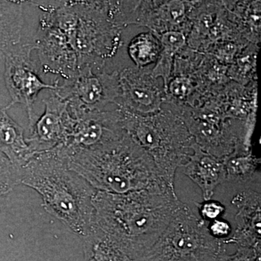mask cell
Returning <instances> with one entry per match:
<instances>
[{"instance_id": "1", "label": "cell", "mask_w": 261, "mask_h": 261, "mask_svg": "<svg viewBox=\"0 0 261 261\" xmlns=\"http://www.w3.org/2000/svg\"><path fill=\"white\" fill-rule=\"evenodd\" d=\"M109 1H34L42 10L33 44L39 61L64 80L87 65L106 68L123 45Z\"/></svg>"}, {"instance_id": "2", "label": "cell", "mask_w": 261, "mask_h": 261, "mask_svg": "<svg viewBox=\"0 0 261 261\" xmlns=\"http://www.w3.org/2000/svg\"><path fill=\"white\" fill-rule=\"evenodd\" d=\"M94 226L133 261H140L184 205L175 187L161 181L126 194L97 191Z\"/></svg>"}, {"instance_id": "3", "label": "cell", "mask_w": 261, "mask_h": 261, "mask_svg": "<svg viewBox=\"0 0 261 261\" xmlns=\"http://www.w3.org/2000/svg\"><path fill=\"white\" fill-rule=\"evenodd\" d=\"M21 184L41 195L43 207L82 239L94 227L97 190L68 168L56 151L36 154L22 168Z\"/></svg>"}, {"instance_id": "4", "label": "cell", "mask_w": 261, "mask_h": 261, "mask_svg": "<svg viewBox=\"0 0 261 261\" xmlns=\"http://www.w3.org/2000/svg\"><path fill=\"white\" fill-rule=\"evenodd\" d=\"M63 157L68 168L97 191L126 194L164 181L150 156L127 133L97 148Z\"/></svg>"}, {"instance_id": "5", "label": "cell", "mask_w": 261, "mask_h": 261, "mask_svg": "<svg viewBox=\"0 0 261 261\" xmlns=\"http://www.w3.org/2000/svg\"><path fill=\"white\" fill-rule=\"evenodd\" d=\"M116 105L127 135L150 156L161 178L174 187L176 171L188 161L195 143L185 123L165 104L159 112L149 116Z\"/></svg>"}, {"instance_id": "6", "label": "cell", "mask_w": 261, "mask_h": 261, "mask_svg": "<svg viewBox=\"0 0 261 261\" xmlns=\"http://www.w3.org/2000/svg\"><path fill=\"white\" fill-rule=\"evenodd\" d=\"M206 224L184 204L140 261H224L226 243L213 237Z\"/></svg>"}, {"instance_id": "7", "label": "cell", "mask_w": 261, "mask_h": 261, "mask_svg": "<svg viewBox=\"0 0 261 261\" xmlns=\"http://www.w3.org/2000/svg\"><path fill=\"white\" fill-rule=\"evenodd\" d=\"M53 92L68 102L73 118L100 112L110 105H116L121 97L118 71L87 65L62 83L58 82Z\"/></svg>"}, {"instance_id": "8", "label": "cell", "mask_w": 261, "mask_h": 261, "mask_svg": "<svg viewBox=\"0 0 261 261\" xmlns=\"http://www.w3.org/2000/svg\"><path fill=\"white\" fill-rule=\"evenodd\" d=\"M33 50L30 44H20L4 59L5 84L11 97L9 105L4 108L7 111L15 105H23L28 113L29 128L37 120L34 104L38 95L44 89L56 90L59 82L56 80L47 84L41 80L32 59Z\"/></svg>"}, {"instance_id": "9", "label": "cell", "mask_w": 261, "mask_h": 261, "mask_svg": "<svg viewBox=\"0 0 261 261\" xmlns=\"http://www.w3.org/2000/svg\"><path fill=\"white\" fill-rule=\"evenodd\" d=\"M112 111L89 113L73 118L69 135L64 145L55 149L61 155L71 153L75 151L97 148L121 138L126 132L121 123L120 108Z\"/></svg>"}, {"instance_id": "10", "label": "cell", "mask_w": 261, "mask_h": 261, "mask_svg": "<svg viewBox=\"0 0 261 261\" xmlns=\"http://www.w3.org/2000/svg\"><path fill=\"white\" fill-rule=\"evenodd\" d=\"M121 97L116 104L127 111L141 115L157 113L166 102L163 84L154 78L152 69L126 67L118 71Z\"/></svg>"}, {"instance_id": "11", "label": "cell", "mask_w": 261, "mask_h": 261, "mask_svg": "<svg viewBox=\"0 0 261 261\" xmlns=\"http://www.w3.org/2000/svg\"><path fill=\"white\" fill-rule=\"evenodd\" d=\"M44 111L29 128L31 135L25 138L29 147L36 154L50 152L62 147L69 135L73 117L68 102L51 92L43 99Z\"/></svg>"}, {"instance_id": "12", "label": "cell", "mask_w": 261, "mask_h": 261, "mask_svg": "<svg viewBox=\"0 0 261 261\" xmlns=\"http://www.w3.org/2000/svg\"><path fill=\"white\" fill-rule=\"evenodd\" d=\"M194 1H139L134 25L144 27L160 35L168 32H181L188 35L192 28L190 19Z\"/></svg>"}, {"instance_id": "13", "label": "cell", "mask_w": 261, "mask_h": 261, "mask_svg": "<svg viewBox=\"0 0 261 261\" xmlns=\"http://www.w3.org/2000/svg\"><path fill=\"white\" fill-rule=\"evenodd\" d=\"M192 150L188 161L180 168L200 187L204 200H211L216 189L226 180L224 160L207 153L196 143Z\"/></svg>"}, {"instance_id": "14", "label": "cell", "mask_w": 261, "mask_h": 261, "mask_svg": "<svg viewBox=\"0 0 261 261\" xmlns=\"http://www.w3.org/2000/svg\"><path fill=\"white\" fill-rule=\"evenodd\" d=\"M0 152L20 169L36 155L25 141L23 128L5 108H0Z\"/></svg>"}, {"instance_id": "15", "label": "cell", "mask_w": 261, "mask_h": 261, "mask_svg": "<svg viewBox=\"0 0 261 261\" xmlns=\"http://www.w3.org/2000/svg\"><path fill=\"white\" fill-rule=\"evenodd\" d=\"M24 2L0 1V59L21 42L24 25Z\"/></svg>"}, {"instance_id": "16", "label": "cell", "mask_w": 261, "mask_h": 261, "mask_svg": "<svg viewBox=\"0 0 261 261\" xmlns=\"http://www.w3.org/2000/svg\"><path fill=\"white\" fill-rule=\"evenodd\" d=\"M127 54L133 65L130 67L140 69H152L161 51L159 37L144 28L130 39L126 46Z\"/></svg>"}, {"instance_id": "17", "label": "cell", "mask_w": 261, "mask_h": 261, "mask_svg": "<svg viewBox=\"0 0 261 261\" xmlns=\"http://www.w3.org/2000/svg\"><path fill=\"white\" fill-rule=\"evenodd\" d=\"M161 51L152 70L154 78L163 81L165 94L172 73L176 55L187 46V36L181 32H168L159 36Z\"/></svg>"}, {"instance_id": "18", "label": "cell", "mask_w": 261, "mask_h": 261, "mask_svg": "<svg viewBox=\"0 0 261 261\" xmlns=\"http://www.w3.org/2000/svg\"><path fill=\"white\" fill-rule=\"evenodd\" d=\"M83 240L86 261H133L95 226Z\"/></svg>"}, {"instance_id": "19", "label": "cell", "mask_w": 261, "mask_h": 261, "mask_svg": "<svg viewBox=\"0 0 261 261\" xmlns=\"http://www.w3.org/2000/svg\"><path fill=\"white\" fill-rule=\"evenodd\" d=\"M258 44L250 43L243 48L228 66L227 75L230 80L246 86L257 81L256 60Z\"/></svg>"}, {"instance_id": "20", "label": "cell", "mask_w": 261, "mask_h": 261, "mask_svg": "<svg viewBox=\"0 0 261 261\" xmlns=\"http://www.w3.org/2000/svg\"><path fill=\"white\" fill-rule=\"evenodd\" d=\"M224 160L226 171V181L233 184H246L253 181L257 174L260 160L251 152L246 154L231 155Z\"/></svg>"}, {"instance_id": "21", "label": "cell", "mask_w": 261, "mask_h": 261, "mask_svg": "<svg viewBox=\"0 0 261 261\" xmlns=\"http://www.w3.org/2000/svg\"><path fill=\"white\" fill-rule=\"evenodd\" d=\"M21 169L14 166L0 152V197L11 192L21 184Z\"/></svg>"}, {"instance_id": "22", "label": "cell", "mask_w": 261, "mask_h": 261, "mask_svg": "<svg viewBox=\"0 0 261 261\" xmlns=\"http://www.w3.org/2000/svg\"><path fill=\"white\" fill-rule=\"evenodd\" d=\"M224 261H260V247H238L233 255L226 254Z\"/></svg>"}, {"instance_id": "23", "label": "cell", "mask_w": 261, "mask_h": 261, "mask_svg": "<svg viewBox=\"0 0 261 261\" xmlns=\"http://www.w3.org/2000/svg\"><path fill=\"white\" fill-rule=\"evenodd\" d=\"M201 216V219L207 221L208 220H216L224 214L225 207L216 201H205L203 203H196Z\"/></svg>"}, {"instance_id": "24", "label": "cell", "mask_w": 261, "mask_h": 261, "mask_svg": "<svg viewBox=\"0 0 261 261\" xmlns=\"http://www.w3.org/2000/svg\"><path fill=\"white\" fill-rule=\"evenodd\" d=\"M207 227L211 234L219 240L228 237L231 231V226L228 223L217 219L214 220V222L211 223V226Z\"/></svg>"}]
</instances>
